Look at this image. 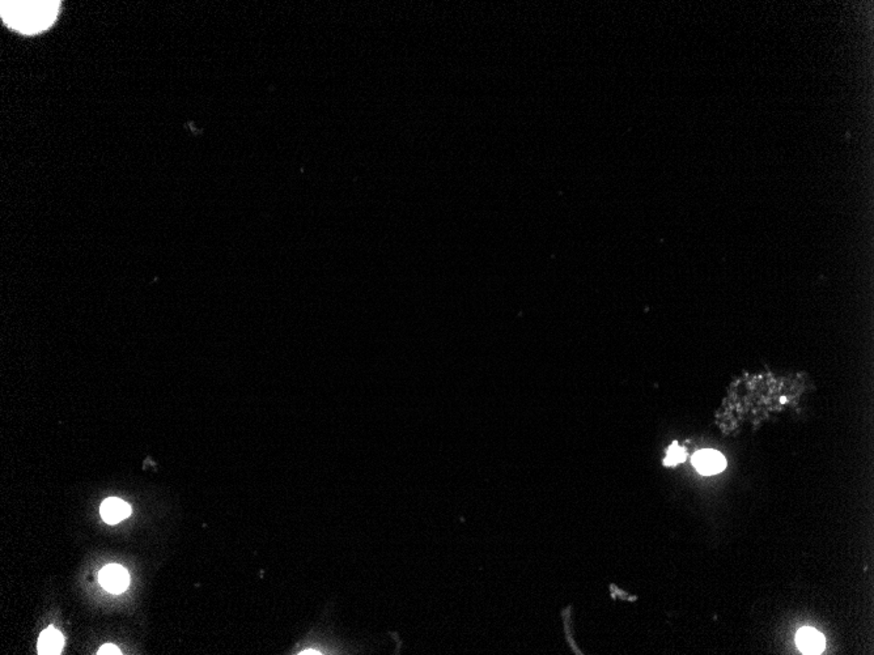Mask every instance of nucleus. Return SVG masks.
Wrapping results in <instances>:
<instances>
[{
	"mask_svg": "<svg viewBox=\"0 0 874 655\" xmlns=\"http://www.w3.org/2000/svg\"><path fill=\"white\" fill-rule=\"evenodd\" d=\"M58 1H3V20L21 33H37L52 25L57 18Z\"/></svg>",
	"mask_w": 874,
	"mask_h": 655,
	"instance_id": "f257e3e1",
	"label": "nucleus"
},
{
	"mask_svg": "<svg viewBox=\"0 0 874 655\" xmlns=\"http://www.w3.org/2000/svg\"><path fill=\"white\" fill-rule=\"evenodd\" d=\"M100 584L112 594H122L129 587L130 576L121 565L110 564L100 572Z\"/></svg>",
	"mask_w": 874,
	"mask_h": 655,
	"instance_id": "f03ea898",
	"label": "nucleus"
},
{
	"mask_svg": "<svg viewBox=\"0 0 874 655\" xmlns=\"http://www.w3.org/2000/svg\"><path fill=\"white\" fill-rule=\"evenodd\" d=\"M693 465L701 474L715 475L727 467V460L721 453L707 448L694 454Z\"/></svg>",
	"mask_w": 874,
	"mask_h": 655,
	"instance_id": "7ed1b4c3",
	"label": "nucleus"
},
{
	"mask_svg": "<svg viewBox=\"0 0 874 655\" xmlns=\"http://www.w3.org/2000/svg\"><path fill=\"white\" fill-rule=\"evenodd\" d=\"M100 513H101V517L104 519L105 523L117 525L130 516L131 506L121 499L110 497L103 502Z\"/></svg>",
	"mask_w": 874,
	"mask_h": 655,
	"instance_id": "20e7f679",
	"label": "nucleus"
},
{
	"mask_svg": "<svg viewBox=\"0 0 874 655\" xmlns=\"http://www.w3.org/2000/svg\"><path fill=\"white\" fill-rule=\"evenodd\" d=\"M796 644L805 654H820L824 649V637L813 628H803L797 633Z\"/></svg>",
	"mask_w": 874,
	"mask_h": 655,
	"instance_id": "39448f33",
	"label": "nucleus"
},
{
	"mask_svg": "<svg viewBox=\"0 0 874 655\" xmlns=\"http://www.w3.org/2000/svg\"><path fill=\"white\" fill-rule=\"evenodd\" d=\"M64 645V638L59 630L54 627H49L42 632L38 639V651L40 654H59Z\"/></svg>",
	"mask_w": 874,
	"mask_h": 655,
	"instance_id": "423d86ee",
	"label": "nucleus"
},
{
	"mask_svg": "<svg viewBox=\"0 0 874 655\" xmlns=\"http://www.w3.org/2000/svg\"><path fill=\"white\" fill-rule=\"evenodd\" d=\"M684 459H686V450L684 448H681L677 442H674L667 450V458L664 459V465H678V463L684 462Z\"/></svg>",
	"mask_w": 874,
	"mask_h": 655,
	"instance_id": "0eeeda50",
	"label": "nucleus"
},
{
	"mask_svg": "<svg viewBox=\"0 0 874 655\" xmlns=\"http://www.w3.org/2000/svg\"><path fill=\"white\" fill-rule=\"evenodd\" d=\"M97 654H100V655H110V654H115V655H118V654H121V650H120V649H118V647H115V645H112V644H106V645H104V647H100V650H98V653H97Z\"/></svg>",
	"mask_w": 874,
	"mask_h": 655,
	"instance_id": "6e6552de",
	"label": "nucleus"
}]
</instances>
